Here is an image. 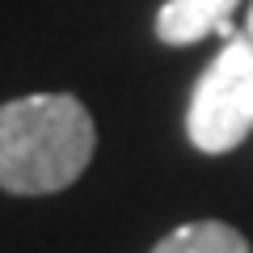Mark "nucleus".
<instances>
[{"label":"nucleus","instance_id":"nucleus-3","mask_svg":"<svg viewBox=\"0 0 253 253\" xmlns=\"http://www.w3.org/2000/svg\"><path fill=\"white\" fill-rule=\"evenodd\" d=\"M241 0H165L156 13V38L169 46H190L207 34L236 38L232 26V9Z\"/></svg>","mask_w":253,"mask_h":253},{"label":"nucleus","instance_id":"nucleus-4","mask_svg":"<svg viewBox=\"0 0 253 253\" xmlns=\"http://www.w3.org/2000/svg\"><path fill=\"white\" fill-rule=\"evenodd\" d=\"M152 253H253V249L232 224L199 219V224H181L169 236H161L152 245Z\"/></svg>","mask_w":253,"mask_h":253},{"label":"nucleus","instance_id":"nucleus-1","mask_svg":"<svg viewBox=\"0 0 253 253\" xmlns=\"http://www.w3.org/2000/svg\"><path fill=\"white\" fill-rule=\"evenodd\" d=\"M97 126L72 93H30L0 106V190L55 194L93 161Z\"/></svg>","mask_w":253,"mask_h":253},{"label":"nucleus","instance_id":"nucleus-5","mask_svg":"<svg viewBox=\"0 0 253 253\" xmlns=\"http://www.w3.org/2000/svg\"><path fill=\"white\" fill-rule=\"evenodd\" d=\"M245 38L253 42V4H249V21H245Z\"/></svg>","mask_w":253,"mask_h":253},{"label":"nucleus","instance_id":"nucleus-2","mask_svg":"<svg viewBox=\"0 0 253 253\" xmlns=\"http://www.w3.org/2000/svg\"><path fill=\"white\" fill-rule=\"evenodd\" d=\"M253 131V42L245 34L228 38L207 63L186 106V135L207 156H224Z\"/></svg>","mask_w":253,"mask_h":253}]
</instances>
